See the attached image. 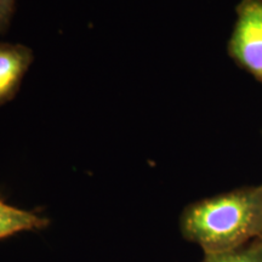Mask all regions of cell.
I'll list each match as a JSON object with an SVG mask.
<instances>
[{
  "mask_svg": "<svg viewBox=\"0 0 262 262\" xmlns=\"http://www.w3.org/2000/svg\"><path fill=\"white\" fill-rule=\"evenodd\" d=\"M34 61V52L24 44L0 41V106L17 96Z\"/></svg>",
  "mask_w": 262,
  "mask_h": 262,
  "instance_id": "3",
  "label": "cell"
},
{
  "mask_svg": "<svg viewBox=\"0 0 262 262\" xmlns=\"http://www.w3.org/2000/svg\"><path fill=\"white\" fill-rule=\"evenodd\" d=\"M17 0H0V34L9 31L16 11Z\"/></svg>",
  "mask_w": 262,
  "mask_h": 262,
  "instance_id": "6",
  "label": "cell"
},
{
  "mask_svg": "<svg viewBox=\"0 0 262 262\" xmlns=\"http://www.w3.org/2000/svg\"><path fill=\"white\" fill-rule=\"evenodd\" d=\"M227 51L237 66L262 84V0H241Z\"/></svg>",
  "mask_w": 262,
  "mask_h": 262,
  "instance_id": "2",
  "label": "cell"
},
{
  "mask_svg": "<svg viewBox=\"0 0 262 262\" xmlns=\"http://www.w3.org/2000/svg\"><path fill=\"white\" fill-rule=\"evenodd\" d=\"M50 224L48 217L34 211L24 210L0 199V241L28 231L44 229Z\"/></svg>",
  "mask_w": 262,
  "mask_h": 262,
  "instance_id": "4",
  "label": "cell"
},
{
  "mask_svg": "<svg viewBox=\"0 0 262 262\" xmlns=\"http://www.w3.org/2000/svg\"><path fill=\"white\" fill-rule=\"evenodd\" d=\"M262 185V183H261ZM258 239H262V227H261V232H260V235H258Z\"/></svg>",
  "mask_w": 262,
  "mask_h": 262,
  "instance_id": "7",
  "label": "cell"
},
{
  "mask_svg": "<svg viewBox=\"0 0 262 262\" xmlns=\"http://www.w3.org/2000/svg\"><path fill=\"white\" fill-rule=\"evenodd\" d=\"M202 262H262V239L217 254H204Z\"/></svg>",
  "mask_w": 262,
  "mask_h": 262,
  "instance_id": "5",
  "label": "cell"
},
{
  "mask_svg": "<svg viewBox=\"0 0 262 262\" xmlns=\"http://www.w3.org/2000/svg\"><path fill=\"white\" fill-rule=\"evenodd\" d=\"M262 227V185L244 186L193 202L182 210L180 229L204 254L232 250L257 239Z\"/></svg>",
  "mask_w": 262,
  "mask_h": 262,
  "instance_id": "1",
  "label": "cell"
}]
</instances>
